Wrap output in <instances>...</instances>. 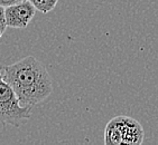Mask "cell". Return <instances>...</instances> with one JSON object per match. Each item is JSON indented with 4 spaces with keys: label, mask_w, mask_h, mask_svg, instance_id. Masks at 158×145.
I'll use <instances>...</instances> for the list:
<instances>
[{
    "label": "cell",
    "mask_w": 158,
    "mask_h": 145,
    "mask_svg": "<svg viewBox=\"0 0 158 145\" xmlns=\"http://www.w3.org/2000/svg\"><path fill=\"white\" fill-rule=\"evenodd\" d=\"M3 80L14 89L21 106L42 103L52 94V78L45 66L33 56H27L17 63L0 67Z\"/></svg>",
    "instance_id": "cell-1"
},
{
    "label": "cell",
    "mask_w": 158,
    "mask_h": 145,
    "mask_svg": "<svg viewBox=\"0 0 158 145\" xmlns=\"http://www.w3.org/2000/svg\"><path fill=\"white\" fill-rule=\"evenodd\" d=\"M145 132L135 118L120 115L106 124L104 131L106 145H140L143 143Z\"/></svg>",
    "instance_id": "cell-2"
},
{
    "label": "cell",
    "mask_w": 158,
    "mask_h": 145,
    "mask_svg": "<svg viewBox=\"0 0 158 145\" xmlns=\"http://www.w3.org/2000/svg\"><path fill=\"white\" fill-rule=\"evenodd\" d=\"M29 106H21L15 92L0 74V124L19 126L31 116Z\"/></svg>",
    "instance_id": "cell-3"
},
{
    "label": "cell",
    "mask_w": 158,
    "mask_h": 145,
    "mask_svg": "<svg viewBox=\"0 0 158 145\" xmlns=\"http://www.w3.org/2000/svg\"><path fill=\"white\" fill-rule=\"evenodd\" d=\"M36 14V8L29 0L15 3L5 8L7 26L16 29H24L29 25Z\"/></svg>",
    "instance_id": "cell-4"
},
{
    "label": "cell",
    "mask_w": 158,
    "mask_h": 145,
    "mask_svg": "<svg viewBox=\"0 0 158 145\" xmlns=\"http://www.w3.org/2000/svg\"><path fill=\"white\" fill-rule=\"evenodd\" d=\"M29 1L33 3V6L36 8V10L43 12V14L52 11L58 2V0H29Z\"/></svg>",
    "instance_id": "cell-5"
},
{
    "label": "cell",
    "mask_w": 158,
    "mask_h": 145,
    "mask_svg": "<svg viewBox=\"0 0 158 145\" xmlns=\"http://www.w3.org/2000/svg\"><path fill=\"white\" fill-rule=\"evenodd\" d=\"M7 21L6 15H5V7L0 6V37L2 36L7 29Z\"/></svg>",
    "instance_id": "cell-6"
},
{
    "label": "cell",
    "mask_w": 158,
    "mask_h": 145,
    "mask_svg": "<svg viewBox=\"0 0 158 145\" xmlns=\"http://www.w3.org/2000/svg\"><path fill=\"white\" fill-rule=\"evenodd\" d=\"M23 1H26V0H0V6L2 7H8L11 6V5H15V3L23 2Z\"/></svg>",
    "instance_id": "cell-7"
}]
</instances>
